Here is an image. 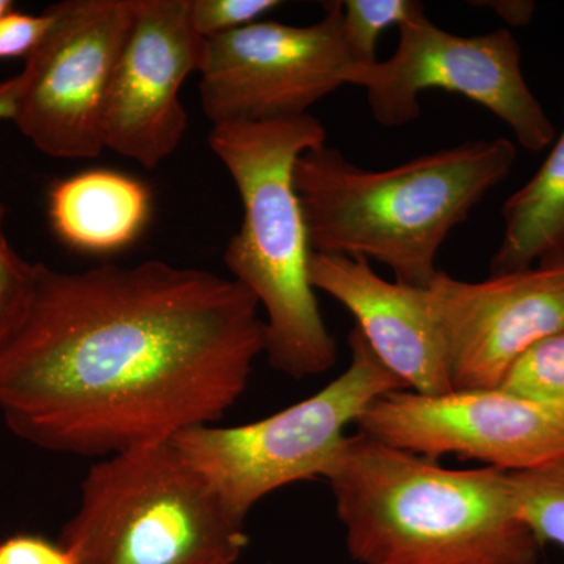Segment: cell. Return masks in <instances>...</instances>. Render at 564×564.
I'll return each instance as SVG.
<instances>
[{
  "instance_id": "19",
  "label": "cell",
  "mask_w": 564,
  "mask_h": 564,
  "mask_svg": "<svg viewBox=\"0 0 564 564\" xmlns=\"http://www.w3.org/2000/svg\"><path fill=\"white\" fill-rule=\"evenodd\" d=\"M7 209L0 203V350L28 317L36 289V263L25 261L6 231Z\"/></svg>"
},
{
  "instance_id": "7",
  "label": "cell",
  "mask_w": 564,
  "mask_h": 564,
  "mask_svg": "<svg viewBox=\"0 0 564 564\" xmlns=\"http://www.w3.org/2000/svg\"><path fill=\"white\" fill-rule=\"evenodd\" d=\"M347 85L366 88L373 120L386 128L417 120L421 93L440 88L491 111L525 150L543 151L555 140L554 124L522 73L521 47L505 29L462 36L423 13L400 25L389 61L352 66Z\"/></svg>"
},
{
  "instance_id": "10",
  "label": "cell",
  "mask_w": 564,
  "mask_h": 564,
  "mask_svg": "<svg viewBox=\"0 0 564 564\" xmlns=\"http://www.w3.org/2000/svg\"><path fill=\"white\" fill-rule=\"evenodd\" d=\"M355 425L358 433L430 462L455 455L522 473L564 459V411L499 388L444 395L399 389L378 397Z\"/></svg>"
},
{
  "instance_id": "23",
  "label": "cell",
  "mask_w": 564,
  "mask_h": 564,
  "mask_svg": "<svg viewBox=\"0 0 564 564\" xmlns=\"http://www.w3.org/2000/svg\"><path fill=\"white\" fill-rule=\"evenodd\" d=\"M477 6H488L489 9L496 11L508 24L521 28L532 21L534 2H525V0H499V2L477 3Z\"/></svg>"
},
{
  "instance_id": "6",
  "label": "cell",
  "mask_w": 564,
  "mask_h": 564,
  "mask_svg": "<svg viewBox=\"0 0 564 564\" xmlns=\"http://www.w3.org/2000/svg\"><path fill=\"white\" fill-rule=\"evenodd\" d=\"M348 345L350 364L344 373L302 402L261 421L195 426L174 437L177 451L240 524L269 494L325 477L347 426L378 397L404 389L356 326Z\"/></svg>"
},
{
  "instance_id": "17",
  "label": "cell",
  "mask_w": 564,
  "mask_h": 564,
  "mask_svg": "<svg viewBox=\"0 0 564 564\" xmlns=\"http://www.w3.org/2000/svg\"><path fill=\"white\" fill-rule=\"evenodd\" d=\"M425 13L417 0H347L343 2V35L352 65L370 66L377 63V47L381 33L392 25Z\"/></svg>"
},
{
  "instance_id": "18",
  "label": "cell",
  "mask_w": 564,
  "mask_h": 564,
  "mask_svg": "<svg viewBox=\"0 0 564 564\" xmlns=\"http://www.w3.org/2000/svg\"><path fill=\"white\" fill-rule=\"evenodd\" d=\"M499 389L564 411V329L527 350L505 375Z\"/></svg>"
},
{
  "instance_id": "14",
  "label": "cell",
  "mask_w": 564,
  "mask_h": 564,
  "mask_svg": "<svg viewBox=\"0 0 564 564\" xmlns=\"http://www.w3.org/2000/svg\"><path fill=\"white\" fill-rule=\"evenodd\" d=\"M151 195L126 174L95 170L57 182L50 193V217L58 237L90 252L121 250L147 226Z\"/></svg>"
},
{
  "instance_id": "1",
  "label": "cell",
  "mask_w": 564,
  "mask_h": 564,
  "mask_svg": "<svg viewBox=\"0 0 564 564\" xmlns=\"http://www.w3.org/2000/svg\"><path fill=\"white\" fill-rule=\"evenodd\" d=\"M262 352L258 300L220 274L36 263L31 310L0 350V414L43 451L107 458L217 425Z\"/></svg>"
},
{
  "instance_id": "4",
  "label": "cell",
  "mask_w": 564,
  "mask_h": 564,
  "mask_svg": "<svg viewBox=\"0 0 564 564\" xmlns=\"http://www.w3.org/2000/svg\"><path fill=\"white\" fill-rule=\"evenodd\" d=\"M210 150L231 174L243 206L223 262L267 314L265 355L278 372L303 380L332 370L337 345L310 280L313 256L293 170L326 144L317 118L212 126Z\"/></svg>"
},
{
  "instance_id": "24",
  "label": "cell",
  "mask_w": 564,
  "mask_h": 564,
  "mask_svg": "<svg viewBox=\"0 0 564 564\" xmlns=\"http://www.w3.org/2000/svg\"><path fill=\"white\" fill-rule=\"evenodd\" d=\"M20 91V74L10 77V79L0 80V122L14 120Z\"/></svg>"
},
{
  "instance_id": "15",
  "label": "cell",
  "mask_w": 564,
  "mask_h": 564,
  "mask_svg": "<svg viewBox=\"0 0 564 564\" xmlns=\"http://www.w3.org/2000/svg\"><path fill=\"white\" fill-rule=\"evenodd\" d=\"M502 215L491 274L564 262V126L532 180L505 202Z\"/></svg>"
},
{
  "instance_id": "12",
  "label": "cell",
  "mask_w": 564,
  "mask_h": 564,
  "mask_svg": "<svg viewBox=\"0 0 564 564\" xmlns=\"http://www.w3.org/2000/svg\"><path fill=\"white\" fill-rule=\"evenodd\" d=\"M203 51L188 0H133L104 107L106 150L154 170L180 148L188 126L181 88L199 73Z\"/></svg>"
},
{
  "instance_id": "8",
  "label": "cell",
  "mask_w": 564,
  "mask_h": 564,
  "mask_svg": "<svg viewBox=\"0 0 564 564\" xmlns=\"http://www.w3.org/2000/svg\"><path fill=\"white\" fill-rule=\"evenodd\" d=\"M25 58L14 124L54 159H95L104 147V107L132 24L133 0H63Z\"/></svg>"
},
{
  "instance_id": "5",
  "label": "cell",
  "mask_w": 564,
  "mask_h": 564,
  "mask_svg": "<svg viewBox=\"0 0 564 564\" xmlns=\"http://www.w3.org/2000/svg\"><path fill=\"white\" fill-rule=\"evenodd\" d=\"M58 541L77 564H239L248 545L173 441L93 464Z\"/></svg>"
},
{
  "instance_id": "2",
  "label": "cell",
  "mask_w": 564,
  "mask_h": 564,
  "mask_svg": "<svg viewBox=\"0 0 564 564\" xmlns=\"http://www.w3.org/2000/svg\"><path fill=\"white\" fill-rule=\"evenodd\" d=\"M356 564H536L510 473L448 469L362 433L325 474Z\"/></svg>"
},
{
  "instance_id": "16",
  "label": "cell",
  "mask_w": 564,
  "mask_h": 564,
  "mask_svg": "<svg viewBox=\"0 0 564 564\" xmlns=\"http://www.w3.org/2000/svg\"><path fill=\"white\" fill-rule=\"evenodd\" d=\"M519 516L541 545L564 547V459L510 473Z\"/></svg>"
},
{
  "instance_id": "13",
  "label": "cell",
  "mask_w": 564,
  "mask_h": 564,
  "mask_svg": "<svg viewBox=\"0 0 564 564\" xmlns=\"http://www.w3.org/2000/svg\"><path fill=\"white\" fill-rule=\"evenodd\" d=\"M310 280L355 317L375 355L408 391L454 392L426 288L388 281L366 259L313 252Z\"/></svg>"
},
{
  "instance_id": "22",
  "label": "cell",
  "mask_w": 564,
  "mask_h": 564,
  "mask_svg": "<svg viewBox=\"0 0 564 564\" xmlns=\"http://www.w3.org/2000/svg\"><path fill=\"white\" fill-rule=\"evenodd\" d=\"M0 564H77L61 541L41 534L18 533L0 541Z\"/></svg>"
},
{
  "instance_id": "11",
  "label": "cell",
  "mask_w": 564,
  "mask_h": 564,
  "mask_svg": "<svg viewBox=\"0 0 564 564\" xmlns=\"http://www.w3.org/2000/svg\"><path fill=\"white\" fill-rule=\"evenodd\" d=\"M454 391L496 389L534 344L564 329V262L426 285Z\"/></svg>"
},
{
  "instance_id": "20",
  "label": "cell",
  "mask_w": 564,
  "mask_h": 564,
  "mask_svg": "<svg viewBox=\"0 0 564 564\" xmlns=\"http://www.w3.org/2000/svg\"><path fill=\"white\" fill-rule=\"evenodd\" d=\"M280 6L278 0H188L192 25L204 40L262 21Z\"/></svg>"
},
{
  "instance_id": "3",
  "label": "cell",
  "mask_w": 564,
  "mask_h": 564,
  "mask_svg": "<svg viewBox=\"0 0 564 564\" xmlns=\"http://www.w3.org/2000/svg\"><path fill=\"white\" fill-rule=\"evenodd\" d=\"M508 139L466 141L388 170H366L323 147L293 170L313 252L370 259L397 282L426 288L456 226L513 170Z\"/></svg>"
},
{
  "instance_id": "25",
  "label": "cell",
  "mask_w": 564,
  "mask_h": 564,
  "mask_svg": "<svg viewBox=\"0 0 564 564\" xmlns=\"http://www.w3.org/2000/svg\"><path fill=\"white\" fill-rule=\"evenodd\" d=\"M11 9H13V2H10V0H0V17Z\"/></svg>"
},
{
  "instance_id": "9",
  "label": "cell",
  "mask_w": 564,
  "mask_h": 564,
  "mask_svg": "<svg viewBox=\"0 0 564 564\" xmlns=\"http://www.w3.org/2000/svg\"><path fill=\"white\" fill-rule=\"evenodd\" d=\"M343 2L311 25L258 21L204 40L199 99L212 126L285 120L347 85Z\"/></svg>"
},
{
  "instance_id": "21",
  "label": "cell",
  "mask_w": 564,
  "mask_h": 564,
  "mask_svg": "<svg viewBox=\"0 0 564 564\" xmlns=\"http://www.w3.org/2000/svg\"><path fill=\"white\" fill-rule=\"evenodd\" d=\"M52 24L46 10L41 14L20 13L11 9L0 17V61L29 58L40 46Z\"/></svg>"
}]
</instances>
